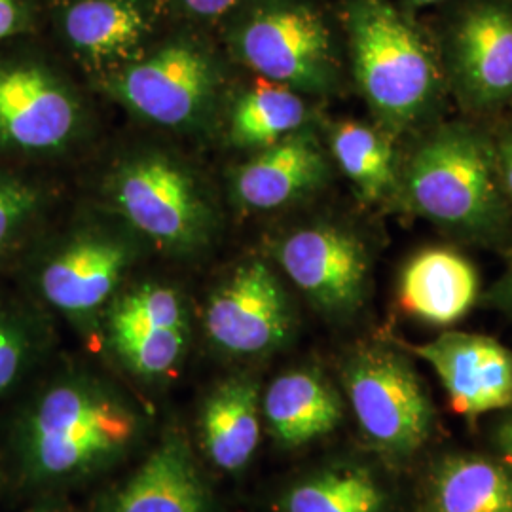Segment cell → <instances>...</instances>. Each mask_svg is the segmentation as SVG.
I'll use <instances>...</instances> for the list:
<instances>
[{
  "label": "cell",
  "instance_id": "1",
  "mask_svg": "<svg viewBox=\"0 0 512 512\" xmlns=\"http://www.w3.org/2000/svg\"><path fill=\"white\" fill-rule=\"evenodd\" d=\"M147 418L107 378L74 368L37 389L14 423L12 450L21 480L40 490L73 486L128 458Z\"/></svg>",
  "mask_w": 512,
  "mask_h": 512
},
{
  "label": "cell",
  "instance_id": "2",
  "mask_svg": "<svg viewBox=\"0 0 512 512\" xmlns=\"http://www.w3.org/2000/svg\"><path fill=\"white\" fill-rule=\"evenodd\" d=\"M348 37L359 90L380 124L401 133L435 109L442 76L431 48L387 0H351Z\"/></svg>",
  "mask_w": 512,
  "mask_h": 512
},
{
  "label": "cell",
  "instance_id": "3",
  "mask_svg": "<svg viewBox=\"0 0 512 512\" xmlns=\"http://www.w3.org/2000/svg\"><path fill=\"white\" fill-rule=\"evenodd\" d=\"M103 188L135 234L171 255H198L219 232V211L207 184L171 152L131 150L112 164Z\"/></svg>",
  "mask_w": 512,
  "mask_h": 512
},
{
  "label": "cell",
  "instance_id": "4",
  "mask_svg": "<svg viewBox=\"0 0 512 512\" xmlns=\"http://www.w3.org/2000/svg\"><path fill=\"white\" fill-rule=\"evenodd\" d=\"M403 190L418 215L463 234H488L505 215L495 150L461 124L433 131L414 148Z\"/></svg>",
  "mask_w": 512,
  "mask_h": 512
},
{
  "label": "cell",
  "instance_id": "5",
  "mask_svg": "<svg viewBox=\"0 0 512 512\" xmlns=\"http://www.w3.org/2000/svg\"><path fill=\"white\" fill-rule=\"evenodd\" d=\"M342 380L355 420L378 454L401 463L429 442L433 404L401 351L384 344L361 346L349 353Z\"/></svg>",
  "mask_w": 512,
  "mask_h": 512
},
{
  "label": "cell",
  "instance_id": "6",
  "mask_svg": "<svg viewBox=\"0 0 512 512\" xmlns=\"http://www.w3.org/2000/svg\"><path fill=\"white\" fill-rule=\"evenodd\" d=\"M222 76L192 42H171L105 76L103 88L135 116L173 131H202L213 120Z\"/></svg>",
  "mask_w": 512,
  "mask_h": 512
},
{
  "label": "cell",
  "instance_id": "7",
  "mask_svg": "<svg viewBox=\"0 0 512 512\" xmlns=\"http://www.w3.org/2000/svg\"><path fill=\"white\" fill-rule=\"evenodd\" d=\"M139 256L137 241L110 224H84L57 239L35 266V287L76 325L103 315Z\"/></svg>",
  "mask_w": 512,
  "mask_h": 512
},
{
  "label": "cell",
  "instance_id": "8",
  "mask_svg": "<svg viewBox=\"0 0 512 512\" xmlns=\"http://www.w3.org/2000/svg\"><path fill=\"white\" fill-rule=\"evenodd\" d=\"M239 61L294 92L327 93L338 84V59L325 19L294 0L255 10L234 33Z\"/></svg>",
  "mask_w": 512,
  "mask_h": 512
},
{
  "label": "cell",
  "instance_id": "9",
  "mask_svg": "<svg viewBox=\"0 0 512 512\" xmlns=\"http://www.w3.org/2000/svg\"><path fill=\"white\" fill-rule=\"evenodd\" d=\"M105 342L116 363L145 384H162L192 342L190 310L183 293L164 281L122 289L103 313Z\"/></svg>",
  "mask_w": 512,
  "mask_h": 512
},
{
  "label": "cell",
  "instance_id": "10",
  "mask_svg": "<svg viewBox=\"0 0 512 512\" xmlns=\"http://www.w3.org/2000/svg\"><path fill=\"white\" fill-rule=\"evenodd\" d=\"M86 128V109L73 84L37 59L0 61V152L55 156Z\"/></svg>",
  "mask_w": 512,
  "mask_h": 512
},
{
  "label": "cell",
  "instance_id": "11",
  "mask_svg": "<svg viewBox=\"0 0 512 512\" xmlns=\"http://www.w3.org/2000/svg\"><path fill=\"white\" fill-rule=\"evenodd\" d=\"M203 329L220 353L253 359L283 348L293 334L287 291L262 260H245L209 294Z\"/></svg>",
  "mask_w": 512,
  "mask_h": 512
},
{
  "label": "cell",
  "instance_id": "12",
  "mask_svg": "<svg viewBox=\"0 0 512 512\" xmlns=\"http://www.w3.org/2000/svg\"><path fill=\"white\" fill-rule=\"evenodd\" d=\"M283 272L311 304L344 319L363 306L370 262L365 243L336 224L293 230L275 247Z\"/></svg>",
  "mask_w": 512,
  "mask_h": 512
},
{
  "label": "cell",
  "instance_id": "13",
  "mask_svg": "<svg viewBox=\"0 0 512 512\" xmlns=\"http://www.w3.org/2000/svg\"><path fill=\"white\" fill-rule=\"evenodd\" d=\"M448 67L469 107L494 109L512 97V6L484 0L461 12L448 37Z\"/></svg>",
  "mask_w": 512,
  "mask_h": 512
},
{
  "label": "cell",
  "instance_id": "14",
  "mask_svg": "<svg viewBox=\"0 0 512 512\" xmlns=\"http://www.w3.org/2000/svg\"><path fill=\"white\" fill-rule=\"evenodd\" d=\"M435 370L450 406L467 418L512 406V351L490 336L444 332L408 348Z\"/></svg>",
  "mask_w": 512,
  "mask_h": 512
},
{
  "label": "cell",
  "instance_id": "15",
  "mask_svg": "<svg viewBox=\"0 0 512 512\" xmlns=\"http://www.w3.org/2000/svg\"><path fill=\"white\" fill-rule=\"evenodd\" d=\"M202 465L181 433L167 435L137 471L112 490L101 512H211Z\"/></svg>",
  "mask_w": 512,
  "mask_h": 512
},
{
  "label": "cell",
  "instance_id": "16",
  "mask_svg": "<svg viewBox=\"0 0 512 512\" xmlns=\"http://www.w3.org/2000/svg\"><path fill=\"white\" fill-rule=\"evenodd\" d=\"M329 167L310 133L296 131L262 148L232 175V192L243 207L274 211L302 200L327 181Z\"/></svg>",
  "mask_w": 512,
  "mask_h": 512
},
{
  "label": "cell",
  "instance_id": "17",
  "mask_svg": "<svg viewBox=\"0 0 512 512\" xmlns=\"http://www.w3.org/2000/svg\"><path fill=\"white\" fill-rule=\"evenodd\" d=\"M61 29L82 65L109 74L135 59L150 19L139 0H76L65 8Z\"/></svg>",
  "mask_w": 512,
  "mask_h": 512
},
{
  "label": "cell",
  "instance_id": "18",
  "mask_svg": "<svg viewBox=\"0 0 512 512\" xmlns=\"http://www.w3.org/2000/svg\"><path fill=\"white\" fill-rule=\"evenodd\" d=\"M475 266L456 251L425 249L408 260L399 277V304L404 313L433 327L461 321L478 300Z\"/></svg>",
  "mask_w": 512,
  "mask_h": 512
},
{
  "label": "cell",
  "instance_id": "19",
  "mask_svg": "<svg viewBox=\"0 0 512 512\" xmlns=\"http://www.w3.org/2000/svg\"><path fill=\"white\" fill-rule=\"evenodd\" d=\"M260 385L249 376L220 382L203 401L198 431L207 459L226 473L249 465L260 442Z\"/></svg>",
  "mask_w": 512,
  "mask_h": 512
},
{
  "label": "cell",
  "instance_id": "20",
  "mask_svg": "<svg viewBox=\"0 0 512 512\" xmlns=\"http://www.w3.org/2000/svg\"><path fill=\"white\" fill-rule=\"evenodd\" d=\"M260 404L270 433L289 448L329 435L344 416L340 395L313 368H296L277 376Z\"/></svg>",
  "mask_w": 512,
  "mask_h": 512
},
{
  "label": "cell",
  "instance_id": "21",
  "mask_svg": "<svg viewBox=\"0 0 512 512\" xmlns=\"http://www.w3.org/2000/svg\"><path fill=\"white\" fill-rule=\"evenodd\" d=\"M420 512H512V469L476 454L444 456L427 473Z\"/></svg>",
  "mask_w": 512,
  "mask_h": 512
},
{
  "label": "cell",
  "instance_id": "22",
  "mask_svg": "<svg viewBox=\"0 0 512 512\" xmlns=\"http://www.w3.org/2000/svg\"><path fill=\"white\" fill-rule=\"evenodd\" d=\"M389 494L365 465H332L293 484L281 512H387Z\"/></svg>",
  "mask_w": 512,
  "mask_h": 512
},
{
  "label": "cell",
  "instance_id": "23",
  "mask_svg": "<svg viewBox=\"0 0 512 512\" xmlns=\"http://www.w3.org/2000/svg\"><path fill=\"white\" fill-rule=\"evenodd\" d=\"M310 112L298 93L266 84L239 95L228 116V137L238 148H266L293 135Z\"/></svg>",
  "mask_w": 512,
  "mask_h": 512
},
{
  "label": "cell",
  "instance_id": "24",
  "mask_svg": "<svg viewBox=\"0 0 512 512\" xmlns=\"http://www.w3.org/2000/svg\"><path fill=\"white\" fill-rule=\"evenodd\" d=\"M330 148L366 202H380L397 188L395 152L384 131L361 122H340L330 133Z\"/></svg>",
  "mask_w": 512,
  "mask_h": 512
},
{
  "label": "cell",
  "instance_id": "25",
  "mask_svg": "<svg viewBox=\"0 0 512 512\" xmlns=\"http://www.w3.org/2000/svg\"><path fill=\"white\" fill-rule=\"evenodd\" d=\"M44 348V329L35 313L0 296V399L23 382Z\"/></svg>",
  "mask_w": 512,
  "mask_h": 512
},
{
  "label": "cell",
  "instance_id": "26",
  "mask_svg": "<svg viewBox=\"0 0 512 512\" xmlns=\"http://www.w3.org/2000/svg\"><path fill=\"white\" fill-rule=\"evenodd\" d=\"M46 207L38 184L0 171V258L14 251Z\"/></svg>",
  "mask_w": 512,
  "mask_h": 512
},
{
  "label": "cell",
  "instance_id": "27",
  "mask_svg": "<svg viewBox=\"0 0 512 512\" xmlns=\"http://www.w3.org/2000/svg\"><path fill=\"white\" fill-rule=\"evenodd\" d=\"M31 23L29 0H0V42L23 33Z\"/></svg>",
  "mask_w": 512,
  "mask_h": 512
},
{
  "label": "cell",
  "instance_id": "28",
  "mask_svg": "<svg viewBox=\"0 0 512 512\" xmlns=\"http://www.w3.org/2000/svg\"><path fill=\"white\" fill-rule=\"evenodd\" d=\"M177 6L194 18L213 19L226 16L243 0H175Z\"/></svg>",
  "mask_w": 512,
  "mask_h": 512
},
{
  "label": "cell",
  "instance_id": "29",
  "mask_svg": "<svg viewBox=\"0 0 512 512\" xmlns=\"http://www.w3.org/2000/svg\"><path fill=\"white\" fill-rule=\"evenodd\" d=\"M490 439L494 444L499 459L512 469V406L501 410V416L492 425Z\"/></svg>",
  "mask_w": 512,
  "mask_h": 512
},
{
  "label": "cell",
  "instance_id": "30",
  "mask_svg": "<svg viewBox=\"0 0 512 512\" xmlns=\"http://www.w3.org/2000/svg\"><path fill=\"white\" fill-rule=\"evenodd\" d=\"M495 158H497V171H499L503 192L512 198V129L495 150Z\"/></svg>",
  "mask_w": 512,
  "mask_h": 512
},
{
  "label": "cell",
  "instance_id": "31",
  "mask_svg": "<svg viewBox=\"0 0 512 512\" xmlns=\"http://www.w3.org/2000/svg\"><path fill=\"white\" fill-rule=\"evenodd\" d=\"M495 300L512 315V256L507 274L503 275V279L495 291Z\"/></svg>",
  "mask_w": 512,
  "mask_h": 512
},
{
  "label": "cell",
  "instance_id": "32",
  "mask_svg": "<svg viewBox=\"0 0 512 512\" xmlns=\"http://www.w3.org/2000/svg\"><path fill=\"white\" fill-rule=\"evenodd\" d=\"M410 6H414V8H423V6H429V4H437V2H442V0H406Z\"/></svg>",
  "mask_w": 512,
  "mask_h": 512
},
{
  "label": "cell",
  "instance_id": "33",
  "mask_svg": "<svg viewBox=\"0 0 512 512\" xmlns=\"http://www.w3.org/2000/svg\"><path fill=\"white\" fill-rule=\"evenodd\" d=\"M31 512H55V511H52V509H37V511H31Z\"/></svg>",
  "mask_w": 512,
  "mask_h": 512
}]
</instances>
